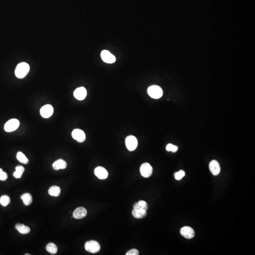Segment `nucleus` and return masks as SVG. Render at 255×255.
I'll list each match as a JSON object with an SVG mask.
<instances>
[{
  "instance_id": "obj_1",
  "label": "nucleus",
  "mask_w": 255,
  "mask_h": 255,
  "mask_svg": "<svg viewBox=\"0 0 255 255\" xmlns=\"http://www.w3.org/2000/svg\"><path fill=\"white\" fill-rule=\"evenodd\" d=\"M30 65L27 63H20L16 67L15 69V75L19 78H23L30 72Z\"/></svg>"
},
{
  "instance_id": "obj_2",
  "label": "nucleus",
  "mask_w": 255,
  "mask_h": 255,
  "mask_svg": "<svg viewBox=\"0 0 255 255\" xmlns=\"http://www.w3.org/2000/svg\"><path fill=\"white\" fill-rule=\"evenodd\" d=\"M148 93L151 97L153 99L160 98L163 95V92L162 88L158 86H152L149 87Z\"/></svg>"
},
{
  "instance_id": "obj_3",
  "label": "nucleus",
  "mask_w": 255,
  "mask_h": 255,
  "mask_svg": "<svg viewBox=\"0 0 255 255\" xmlns=\"http://www.w3.org/2000/svg\"><path fill=\"white\" fill-rule=\"evenodd\" d=\"M85 249L91 253H97L101 249L100 245L95 240H90L87 242L85 245Z\"/></svg>"
},
{
  "instance_id": "obj_4",
  "label": "nucleus",
  "mask_w": 255,
  "mask_h": 255,
  "mask_svg": "<svg viewBox=\"0 0 255 255\" xmlns=\"http://www.w3.org/2000/svg\"><path fill=\"white\" fill-rule=\"evenodd\" d=\"M20 121L16 119H12L8 120L4 125V130L7 132L15 131L20 126Z\"/></svg>"
},
{
  "instance_id": "obj_5",
  "label": "nucleus",
  "mask_w": 255,
  "mask_h": 255,
  "mask_svg": "<svg viewBox=\"0 0 255 255\" xmlns=\"http://www.w3.org/2000/svg\"><path fill=\"white\" fill-rule=\"evenodd\" d=\"M126 147L130 151H133L137 149L138 142L135 136L130 135L126 138L125 140Z\"/></svg>"
},
{
  "instance_id": "obj_6",
  "label": "nucleus",
  "mask_w": 255,
  "mask_h": 255,
  "mask_svg": "<svg viewBox=\"0 0 255 255\" xmlns=\"http://www.w3.org/2000/svg\"><path fill=\"white\" fill-rule=\"evenodd\" d=\"M140 172L142 176L144 178H149L153 173V168L151 165L148 163H143L140 168Z\"/></svg>"
},
{
  "instance_id": "obj_7",
  "label": "nucleus",
  "mask_w": 255,
  "mask_h": 255,
  "mask_svg": "<svg viewBox=\"0 0 255 255\" xmlns=\"http://www.w3.org/2000/svg\"><path fill=\"white\" fill-rule=\"evenodd\" d=\"M101 57L103 61L107 64H113L116 61V57L107 50H103Z\"/></svg>"
},
{
  "instance_id": "obj_8",
  "label": "nucleus",
  "mask_w": 255,
  "mask_h": 255,
  "mask_svg": "<svg viewBox=\"0 0 255 255\" xmlns=\"http://www.w3.org/2000/svg\"><path fill=\"white\" fill-rule=\"evenodd\" d=\"M40 114L44 118H48L53 115L54 112L53 107L50 105H46L40 109Z\"/></svg>"
},
{
  "instance_id": "obj_9",
  "label": "nucleus",
  "mask_w": 255,
  "mask_h": 255,
  "mask_svg": "<svg viewBox=\"0 0 255 255\" xmlns=\"http://www.w3.org/2000/svg\"><path fill=\"white\" fill-rule=\"evenodd\" d=\"M73 138L79 143H82L86 140L85 132L80 129H75L72 132Z\"/></svg>"
},
{
  "instance_id": "obj_10",
  "label": "nucleus",
  "mask_w": 255,
  "mask_h": 255,
  "mask_svg": "<svg viewBox=\"0 0 255 255\" xmlns=\"http://www.w3.org/2000/svg\"><path fill=\"white\" fill-rule=\"evenodd\" d=\"M181 235L187 239H191L195 236V232L191 227L184 226L180 231Z\"/></svg>"
},
{
  "instance_id": "obj_11",
  "label": "nucleus",
  "mask_w": 255,
  "mask_h": 255,
  "mask_svg": "<svg viewBox=\"0 0 255 255\" xmlns=\"http://www.w3.org/2000/svg\"><path fill=\"white\" fill-rule=\"evenodd\" d=\"M95 175L100 180H105L108 176V172L104 167L98 166L94 170Z\"/></svg>"
},
{
  "instance_id": "obj_12",
  "label": "nucleus",
  "mask_w": 255,
  "mask_h": 255,
  "mask_svg": "<svg viewBox=\"0 0 255 255\" xmlns=\"http://www.w3.org/2000/svg\"><path fill=\"white\" fill-rule=\"evenodd\" d=\"M87 91L85 87H80L77 88L74 92V96L78 100H83L86 97Z\"/></svg>"
},
{
  "instance_id": "obj_13",
  "label": "nucleus",
  "mask_w": 255,
  "mask_h": 255,
  "mask_svg": "<svg viewBox=\"0 0 255 255\" xmlns=\"http://www.w3.org/2000/svg\"><path fill=\"white\" fill-rule=\"evenodd\" d=\"M87 211L86 209L83 207H78L74 210L73 213V216L76 219H81L86 216Z\"/></svg>"
},
{
  "instance_id": "obj_14",
  "label": "nucleus",
  "mask_w": 255,
  "mask_h": 255,
  "mask_svg": "<svg viewBox=\"0 0 255 255\" xmlns=\"http://www.w3.org/2000/svg\"><path fill=\"white\" fill-rule=\"evenodd\" d=\"M209 169L211 173L214 175H218L221 171L220 164L216 160H213L210 163Z\"/></svg>"
},
{
  "instance_id": "obj_15",
  "label": "nucleus",
  "mask_w": 255,
  "mask_h": 255,
  "mask_svg": "<svg viewBox=\"0 0 255 255\" xmlns=\"http://www.w3.org/2000/svg\"><path fill=\"white\" fill-rule=\"evenodd\" d=\"M132 214L137 219H142L147 215V211L143 209H133Z\"/></svg>"
},
{
  "instance_id": "obj_16",
  "label": "nucleus",
  "mask_w": 255,
  "mask_h": 255,
  "mask_svg": "<svg viewBox=\"0 0 255 255\" xmlns=\"http://www.w3.org/2000/svg\"><path fill=\"white\" fill-rule=\"evenodd\" d=\"M67 166V163L64 160L59 159L56 161L53 164V167L55 170L65 169Z\"/></svg>"
},
{
  "instance_id": "obj_17",
  "label": "nucleus",
  "mask_w": 255,
  "mask_h": 255,
  "mask_svg": "<svg viewBox=\"0 0 255 255\" xmlns=\"http://www.w3.org/2000/svg\"><path fill=\"white\" fill-rule=\"evenodd\" d=\"M16 230L22 234H26L31 232V229L30 227L23 224H18L15 226Z\"/></svg>"
},
{
  "instance_id": "obj_18",
  "label": "nucleus",
  "mask_w": 255,
  "mask_h": 255,
  "mask_svg": "<svg viewBox=\"0 0 255 255\" xmlns=\"http://www.w3.org/2000/svg\"><path fill=\"white\" fill-rule=\"evenodd\" d=\"M21 198L24 204L26 206L30 205L32 202V196L31 194L28 193L24 194L21 195Z\"/></svg>"
},
{
  "instance_id": "obj_19",
  "label": "nucleus",
  "mask_w": 255,
  "mask_h": 255,
  "mask_svg": "<svg viewBox=\"0 0 255 255\" xmlns=\"http://www.w3.org/2000/svg\"><path fill=\"white\" fill-rule=\"evenodd\" d=\"M48 193L53 196H58L61 193V189L57 186H53L49 188Z\"/></svg>"
},
{
  "instance_id": "obj_20",
  "label": "nucleus",
  "mask_w": 255,
  "mask_h": 255,
  "mask_svg": "<svg viewBox=\"0 0 255 255\" xmlns=\"http://www.w3.org/2000/svg\"><path fill=\"white\" fill-rule=\"evenodd\" d=\"M16 171L13 172L14 177L17 179H20L23 173L24 172L25 168L23 166L19 165V166H17L15 168Z\"/></svg>"
},
{
  "instance_id": "obj_21",
  "label": "nucleus",
  "mask_w": 255,
  "mask_h": 255,
  "mask_svg": "<svg viewBox=\"0 0 255 255\" xmlns=\"http://www.w3.org/2000/svg\"><path fill=\"white\" fill-rule=\"evenodd\" d=\"M16 158L20 162L23 164H27L29 162L28 159L26 157V155L21 152H18L17 153Z\"/></svg>"
},
{
  "instance_id": "obj_22",
  "label": "nucleus",
  "mask_w": 255,
  "mask_h": 255,
  "mask_svg": "<svg viewBox=\"0 0 255 255\" xmlns=\"http://www.w3.org/2000/svg\"><path fill=\"white\" fill-rule=\"evenodd\" d=\"M46 249L49 253L52 255L55 254L58 251L57 247L53 243H49L46 247Z\"/></svg>"
},
{
  "instance_id": "obj_23",
  "label": "nucleus",
  "mask_w": 255,
  "mask_h": 255,
  "mask_svg": "<svg viewBox=\"0 0 255 255\" xmlns=\"http://www.w3.org/2000/svg\"><path fill=\"white\" fill-rule=\"evenodd\" d=\"M11 202L10 197L7 195L2 196L0 198V204L3 206H6Z\"/></svg>"
},
{
  "instance_id": "obj_24",
  "label": "nucleus",
  "mask_w": 255,
  "mask_h": 255,
  "mask_svg": "<svg viewBox=\"0 0 255 255\" xmlns=\"http://www.w3.org/2000/svg\"><path fill=\"white\" fill-rule=\"evenodd\" d=\"M185 172L183 171V170H180V171L178 172H175V173H174V177H175V179H176V180H178V181L182 180V179L185 176Z\"/></svg>"
},
{
  "instance_id": "obj_25",
  "label": "nucleus",
  "mask_w": 255,
  "mask_h": 255,
  "mask_svg": "<svg viewBox=\"0 0 255 255\" xmlns=\"http://www.w3.org/2000/svg\"><path fill=\"white\" fill-rule=\"evenodd\" d=\"M166 149L167 151H172L173 153H175L177 151L178 148L177 146H175L172 144H168L166 146Z\"/></svg>"
},
{
  "instance_id": "obj_26",
  "label": "nucleus",
  "mask_w": 255,
  "mask_h": 255,
  "mask_svg": "<svg viewBox=\"0 0 255 255\" xmlns=\"http://www.w3.org/2000/svg\"><path fill=\"white\" fill-rule=\"evenodd\" d=\"M8 178V174L3 171L2 169L0 168V181H5Z\"/></svg>"
},
{
  "instance_id": "obj_27",
  "label": "nucleus",
  "mask_w": 255,
  "mask_h": 255,
  "mask_svg": "<svg viewBox=\"0 0 255 255\" xmlns=\"http://www.w3.org/2000/svg\"><path fill=\"white\" fill-rule=\"evenodd\" d=\"M138 204L141 207V209H144V210L147 211L148 209V205L147 203L144 201H140L138 202Z\"/></svg>"
},
{
  "instance_id": "obj_28",
  "label": "nucleus",
  "mask_w": 255,
  "mask_h": 255,
  "mask_svg": "<svg viewBox=\"0 0 255 255\" xmlns=\"http://www.w3.org/2000/svg\"><path fill=\"white\" fill-rule=\"evenodd\" d=\"M139 251L137 249H132L128 251L126 253V255H139Z\"/></svg>"
},
{
  "instance_id": "obj_29",
  "label": "nucleus",
  "mask_w": 255,
  "mask_h": 255,
  "mask_svg": "<svg viewBox=\"0 0 255 255\" xmlns=\"http://www.w3.org/2000/svg\"><path fill=\"white\" fill-rule=\"evenodd\" d=\"M141 209V207L140 206V205H139L138 203H136L134 204V205H133V209Z\"/></svg>"
}]
</instances>
